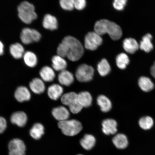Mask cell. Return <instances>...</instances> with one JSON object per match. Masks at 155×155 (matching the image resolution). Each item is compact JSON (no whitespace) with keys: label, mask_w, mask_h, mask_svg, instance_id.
<instances>
[{"label":"cell","mask_w":155,"mask_h":155,"mask_svg":"<svg viewBox=\"0 0 155 155\" xmlns=\"http://www.w3.org/2000/svg\"><path fill=\"white\" fill-rule=\"evenodd\" d=\"M28 121V117L26 114L22 111L14 112L11 115V121L14 124L18 127H23L26 124Z\"/></svg>","instance_id":"cell-12"},{"label":"cell","mask_w":155,"mask_h":155,"mask_svg":"<svg viewBox=\"0 0 155 155\" xmlns=\"http://www.w3.org/2000/svg\"><path fill=\"white\" fill-rule=\"evenodd\" d=\"M117 122L112 119L104 120L102 123V130L107 135L115 134L117 132Z\"/></svg>","instance_id":"cell-10"},{"label":"cell","mask_w":155,"mask_h":155,"mask_svg":"<svg viewBox=\"0 0 155 155\" xmlns=\"http://www.w3.org/2000/svg\"><path fill=\"white\" fill-rule=\"evenodd\" d=\"M78 101L83 107H88L91 105L92 98L90 93L82 92L78 94Z\"/></svg>","instance_id":"cell-25"},{"label":"cell","mask_w":155,"mask_h":155,"mask_svg":"<svg viewBox=\"0 0 155 155\" xmlns=\"http://www.w3.org/2000/svg\"><path fill=\"white\" fill-rule=\"evenodd\" d=\"M10 52L15 59H20L25 54L24 48L22 45L16 43L11 45L9 48Z\"/></svg>","instance_id":"cell-26"},{"label":"cell","mask_w":155,"mask_h":155,"mask_svg":"<svg viewBox=\"0 0 155 155\" xmlns=\"http://www.w3.org/2000/svg\"><path fill=\"white\" fill-rule=\"evenodd\" d=\"M61 102L65 105L68 106L70 111L77 114L82 110L83 107L78 101V94L74 92L67 93L61 97Z\"/></svg>","instance_id":"cell-5"},{"label":"cell","mask_w":155,"mask_h":155,"mask_svg":"<svg viewBox=\"0 0 155 155\" xmlns=\"http://www.w3.org/2000/svg\"><path fill=\"white\" fill-rule=\"evenodd\" d=\"M139 123L141 128L146 130L151 129L154 123L153 119L150 116H145L141 118Z\"/></svg>","instance_id":"cell-32"},{"label":"cell","mask_w":155,"mask_h":155,"mask_svg":"<svg viewBox=\"0 0 155 155\" xmlns=\"http://www.w3.org/2000/svg\"><path fill=\"white\" fill-rule=\"evenodd\" d=\"M31 90L35 94H40L45 91V89L43 81L41 79L35 78L30 83Z\"/></svg>","instance_id":"cell-18"},{"label":"cell","mask_w":155,"mask_h":155,"mask_svg":"<svg viewBox=\"0 0 155 155\" xmlns=\"http://www.w3.org/2000/svg\"><path fill=\"white\" fill-rule=\"evenodd\" d=\"M82 155V154H78V155Z\"/></svg>","instance_id":"cell-39"},{"label":"cell","mask_w":155,"mask_h":155,"mask_svg":"<svg viewBox=\"0 0 155 155\" xmlns=\"http://www.w3.org/2000/svg\"><path fill=\"white\" fill-rule=\"evenodd\" d=\"M86 1L85 0H75L74 2V7L75 8L79 10L84 9L86 6Z\"/></svg>","instance_id":"cell-35"},{"label":"cell","mask_w":155,"mask_h":155,"mask_svg":"<svg viewBox=\"0 0 155 155\" xmlns=\"http://www.w3.org/2000/svg\"><path fill=\"white\" fill-rule=\"evenodd\" d=\"M126 0H115L113 3V6L116 10L121 11L123 10L126 5Z\"/></svg>","instance_id":"cell-34"},{"label":"cell","mask_w":155,"mask_h":155,"mask_svg":"<svg viewBox=\"0 0 155 155\" xmlns=\"http://www.w3.org/2000/svg\"><path fill=\"white\" fill-rule=\"evenodd\" d=\"M52 67L55 70L61 71L65 70L67 67V63L63 58L59 55L54 56L52 58Z\"/></svg>","instance_id":"cell-21"},{"label":"cell","mask_w":155,"mask_h":155,"mask_svg":"<svg viewBox=\"0 0 155 155\" xmlns=\"http://www.w3.org/2000/svg\"><path fill=\"white\" fill-rule=\"evenodd\" d=\"M40 75L42 80L46 82H52L55 77L53 69L47 66L42 68L40 71Z\"/></svg>","instance_id":"cell-20"},{"label":"cell","mask_w":155,"mask_h":155,"mask_svg":"<svg viewBox=\"0 0 155 155\" xmlns=\"http://www.w3.org/2000/svg\"><path fill=\"white\" fill-rule=\"evenodd\" d=\"M112 142L116 148L120 150L127 148L129 144L127 136L123 134L116 135L112 139Z\"/></svg>","instance_id":"cell-17"},{"label":"cell","mask_w":155,"mask_h":155,"mask_svg":"<svg viewBox=\"0 0 155 155\" xmlns=\"http://www.w3.org/2000/svg\"><path fill=\"white\" fill-rule=\"evenodd\" d=\"M58 126L64 134L71 137L78 134L83 128L82 124L76 120L59 121Z\"/></svg>","instance_id":"cell-4"},{"label":"cell","mask_w":155,"mask_h":155,"mask_svg":"<svg viewBox=\"0 0 155 155\" xmlns=\"http://www.w3.org/2000/svg\"><path fill=\"white\" fill-rule=\"evenodd\" d=\"M74 0H61L60 1V4L64 9L71 11L74 8Z\"/></svg>","instance_id":"cell-33"},{"label":"cell","mask_w":155,"mask_h":155,"mask_svg":"<svg viewBox=\"0 0 155 155\" xmlns=\"http://www.w3.org/2000/svg\"><path fill=\"white\" fill-rule=\"evenodd\" d=\"M150 73L152 76L155 78V62L151 68Z\"/></svg>","instance_id":"cell-37"},{"label":"cell","mask_w":155,"mask_h":155,"mask_svg":"<svg viewBox=\"0 0 155 155\" xmlns=\"http://www.w3.org/2000/svg\"><path fill=\"white\" fill-rule=\"evenodd\" d=\"M20 38L23 43L27 45L38 41L41 38V35L35 29L25 28L21 32Z\"/></svg>","instance_id":"cell-8"},{"label":"cell","mask_w":155,"mask_h":155,"mask_svg":"<svg viewBox=\"0 0 155 155\" xmlns=\"http://www.w3.org/2000/svg\"><path fill=\"white\" fill-rule=\"evenodd\" d=\"M9 155H25L26 146L24 141L19 139H14L8 144Z\"/></svg>","instance_id":"cell-9"},{"label":"cell","mask_w":155,"mask_h":155,"mask_svg":"<svg viewBox=\"0 0 155 155\" xmlns=\"http://www.w3.org/2000/svg\"><path fill=\"white\" fill-rule=\"evenodd\" d=\"M43 26L46 29L51 30H56L58 28L57 19L55 17L50 14H47L44 16Z\"/></svg>","instance_id":"cell-19"},{"label":"cell","mask_w":155,"mask_h":155,"mask_svg":"<svg viewBox=\"0 0 155 155\" xmlns=\"http://www.w3.org/2000/svg\"><path fill=\"white\" fill-rule=\"evenodd\" d=\"M94 70L91 66L83 64L78 68L75 76L78 80L82 82L91 81L94 76Z\"/></svg>","instance_id":"cell-6"},{"label":"cell","mask_w":155,"mask_h":155,"mask_svg":"<svg viewBox=\"0 0 155 155\" xmlns=\"http://www.w3.org/2000/svg\"><path fill=\"white\" fill-rule=\"evenodd\" d=\"M58 79L61 84L66 86H70L74 81V77L72 74L65 70L60 72Z\"/></svg>","instance_id":"cell-14"},{"label":"cell","mask_w":155,"mask_h":155,"mask_svg":"<svg viewBox=\"0 0 155 155\" xmlns=\"http://www.w3.org/2000/svg\"><path fill=\"white\" fill-rule=\"evenodd\" d=\"M84 49L81 42L71 36L64 38L57 48L58 55L64 58L67 57L72 61H76L82 57Z\"/></svg>","instance_id":"cell-1"},{"label":"cell","mask_w":155,"mask_h":155,"mask_svg":"<svg viewBox=\"0 0 155 155\" xmlns=\"http://www.w3.org/2000/svg\"><path fill=\"white\" fill-rule=\"evenodd\" d=\"M18 11L19 18L25 24H30L37 18L34 5L28 2L21 3L18 7Z\"/></svg>","instance_id":"cell-3"},{"label":"cell","mask_w":155,"mask_h":155,"mask_svg":"<svg viewBox=\"0 0 155 155\" xmlns=\"http://www.w3.org/2000/svg\"><path fill=\"white\" fill-rule=\"evenodd\" d=\"M31 136L36 140L39 139L44 134V127L40 123H36L33 126L30 131Z\"/></svg>","instance_id":"cell-27"},{"label":"cell","mask_w":155,"mask_h":155,"mask_svg":"<svg viewBox=\"0 0 155 155\" xmlns=\"http://www.w3.org/2000/svg\"><path fill=\"white\" fill-rule=\"evenodd\" d=\"M97 103L100 107L101 110L103 112H109L112 108V103L107 97L101 95L97 98Z\"/></svg>","instance_id":"cell-23"},{"label":"cell","mask_w":155,"mask_h":155,"mask_svg":"<svg viewBox=\"0 0 155 155\" xmlns=\"http://www.w3.org/2000/svg\"><path fill=\"white\" fill-rule=\"evenodd\" d=\"M96 142L95 137L91 135H85L80 141V144L83 148L90 150L94 146Z\"/></svg>","instance_id":"cell-24"},{"label":"cell","mask_w":155,"mask_h":155,"mask_svg":"<svg viewBox=\"0 0 155 155\" xmlns=\"http://www.w3.org/2000/svg\"><path fill=\"white\" fill-rule=\"evenodd\" d=\"M152 38V35L147 34L143 37L139 45V48L146 53H149L153 49V46L151 42Z\"/></svg>","instance_id":"cell-22"},{"label":"cell","mask_w":155,"mask_h":155,"mask_svg":"<svg viewBox=\"0 0 155 155\" xmlns=\"http://www.w3.org/2000/svg\"><path fill=\"white\" fill-rule=\"evenodd\" d=\"M97 70L99 74L103 77L109 74L111 71V67L107 60L104 59L101 60L98 64Z\"/></svg>","instance_id":"cell-30"},{"label":"cell","mask_w":155,"mask_h":155,"mask_svg":"<svg viewBox=\"0 0 155 155\" xmlns=\"http://www.w3.org/2000/svg\"><path fill=\"white\" fill-rule=\"evenodd\" d=\"M101 36L95 32H89L86 35L84 40V46L86 49L94 50L102 43Z\"/></svg>","instance_id":"cell-7"},{"label":"cell","mask_w":155,"mask_h":155,"mask_svg":"<svg viewBox=\"0 0 155 155\" xmlns=\"http://www.w3.org/2000/svg\"><path fill=\"white\" fill-rule=\"evenodd\" d=\"M63 92V88L61 85L53 84L48 87V94L51 99L57 100L62 96Z\"/></svg>","instance_id":"cell-16"},{"label":"cell","mask_w":155,"mask_h":155,"mask_svg":"<svg viewBox=\"0 0 155 155\" xmlns=\"http://www.w3.org/2000/svg\"><path fill=\"white\" fill-rule=\"evenodd\" d=\"M52 114L55 119L59 121H62L68 119L69 112L67 108L63 106H60L53 108Z\"/></svg>","instance_id":"cell-11"},{"label":"cell","mask_w":155,"mask_h":155,"mask_svg":"<svg viewBox=\"0 0 155 155\" xmlns=\"http://www.w3.org/2000/svg\"><path fill=\"white\" fill-rule=\"evenodd\" d=\"M138 84L141 90L145 92H150L154 88L153 83L150 78L146 77H140Z\"/></svg>","instance_id":"cell-28"},{"label":"cell","mask_w":155,"mask_h":155,"mask_svg":"<svg viewBox=\"0 0 155 155\" xmlns=\"http://www.w3.org/2000/svg\"><path fill=\"white\" fill-rule=\"evenodd\" d=\"M123 48L127 53H134L139 48V45L135 39L129 38H126L123 41Z\"/></svg>","instance_id":"cell-15"},{"label":"cell","mask_w":155,"mask_h":155,"mask_svg":"<svg viewBox=\"0 0 155 155\" xmlns=\"http://www.w3.org/2000/svg\"><path fill=\"white\" fill-rule=\"evenodd\" d=\"M7 126L6 120L4 118L0 117V134L2 133L5 130Z\"/></svg>","instance_id":"cell-36"},{"label":"cell","mask_w":155,"mask_h":155,"mask_svg":"<svg viewBox=\"0 0 155 155\" xmlns=\"http://www.w3.org/2000/svg\"><path fill=\"white\" fill-rule=\"evenodd\" d=\"M23 57L25 64L28 66L32 68L35 67L37 64L38 58L33 52L27 51L25 53Z\"/></svg>","instance_id":"cell-29"},{"label":"cell","mask_w":155,"mask_h":155,"mask_svg":"<svg viewBox=\"0 0 155 155\" xmlns=\"http://www.w3.org/2000/svg\"><path fill=\"white\" fill-rule=\"evenodd\" d=\"M4 53V45L1 41H0V55H3Z\"/></svg>","instance_id":"cell-38"},{"label":"cell","mask_w":155,"mask_h":155,"mask_svg":"<svg viewBox=\"0 0 155 155\" xmlns=\"http://www.w3.org/2000/svg\"><path fill=\"white\" fill-rule=\"evenodd\" d=\"M95 32L101 36L107 34L112 40L119 39L122 35V31L119 25L106 19L97 21L95 25Z\"/></svg>","instance_id":"cell-2"},{"label":"cell","mask_w":155,"mask_h":155,"mask_svg":"<svg viewBox=\"0 0 155 155\" xmlns=\"http://www.w3.org/2000/svg\"><path fill=\"white\" fill-rule=\"evenodd\" d=\"M15 97L17 101L22 102L30 100L31 95L28 88L24 86H20L15 91Z\"/></svg>","instance_id":"cell-13"},{"label":"cell","mask_w":155,"mask_h":155,"mask_svg":"<svg viewBox=\"0 0 155 155\" xmlns=\"http://www.w3.org/2000/svg\"><path fill=\"white\" fill-rule=\"evenodd\" d=\"M130 60L128 56L125 53H122L117 56L116 58V63L120 69H124L129 64Z\"/></svg>","instance_id":"cell-31"}]
</instances>
